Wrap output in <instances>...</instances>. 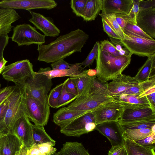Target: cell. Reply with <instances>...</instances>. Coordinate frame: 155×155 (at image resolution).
<instances>
[{"mask_svg":"<svg viewBox=\"0 0 155 155\" xmlns=\"http://www.w3.org/2000/svg\"><path fill=\"white\" fill-rule=\"evenodd\" d=\"M89 38V35L84 31L78 29L60 36L47 45H38V60L52 63L75 52H81Z\"/></svg>","mask_w":155,"mask_h":155,"instance_id":"1","label":"cell"},{"mask_svg":"<svg viewBox=\"0 0 155 155\" xmlns=\"http://www.w3.org/2000/svg\"><path fill=\"white\" fill-rule=\"evenodd\" d=\"M133 54L115 57L102 50L99 45L96 58L97 78L105 82L113 80L123 71L130 64Z\"/></svg>","mask_w":155,"mask_h":155,"instance_id":"2","label":"cell"},{"mask_svg":"<svg viewBox=\"0 0 155 155\" xmlns=\"http://www.w3.org/2000/svg\"><path fill=\"white\" fill-rule=\"evenodd\" d=\"M8 99V109L4 119L0 123V134L11 133L18 119L23 115L27 117L23 101V93L20 88L16 86Z\"/></svg>","mask_w":155,"mask_h":155,"instance_id":"3","label":"cell"},{"mask_svg":"<svg viewBox=\"0 0 155 155\" xmlns=\"http://www.w3.org/2000/svg\"><path fill=\"white\" fill-rule=\"evenodd\" d=\"M52 85L51 79L35 72L34 78L28 79L24 87L20 88L24 97H32L45 104L48 105V94Z\"/></svg>","mask_w":155,"mask_h":155,"instance_id":"4","label":"cell"},{"mask_svg":"<svg viewBox=\"0 0 155 155\" xmlns=\"http://www.w3.org/2000/svg\"><path fill=\"white\" fill-rule=\"evenodd\" d=\"M35 73L32 64L29 60L25 59L6 66L2 74L5 79L14 82L15 86L21 88L28 79L34 78Z\"/></svg>","mask_w":155,"mask_h":155,"instance_id":"5","label":"cell"},{"mask_svg":"<svg viewBox=\"0 0 155 155\" xmlns=\"http://www.w3.org/2000/svg\"><path fill=\"white\" fill-rule=\"evenodd\" d=\"M96 125L92 111L81 115L60 127V132L67 136L79 137L94 130Z\"/></svg>","mask_w":155,"mask_h":155,"instance_id":"6","label":"cell"},{"mask_svg":"<svg viewBox=\"0 0 155 155\" xmlns=\"http://www.w3.org/2000/svg\"><path fill=\"white\" fill-rule=\"evenodd\" d=\"M36 29L29 24L17 25L13 28L12 40L16 43L18 46L33 44L42 45L45 43V36Z\"/></svg>","mask_w":155,"mask_h":155,"instance_id":"7","label":"cell"},{"mask_svg":"<svg viewBox=\"0 0 155 155\" xmlns=\"http://www.w3.org/2000/svg\"><path fill=\"white\" fill-rule=\"evenodd\" d=\"M123 39L119 40L122 45L130 53L148 57L155 54V40L126 35Z\"/></svg>","mask_w":155,"mask_h":155,"instance_id":"8","label":"cell"},{"mask_svg":"<svg viewBox=\"0 0 155 155\" xmlns=\"http://www.w3.org/2000/svg\"><path fill=\"white\" fill-rule=\"evenodd\" d=\"M23 101L27 117L30 120L36 125H46L50 114V106L33 98L23 96Z\"/></svg>","mask_w":155,"mask_h":155,"instance_id":"9","label":"cell"},{"mask_svg":"<svg viewBox=\"0 0 155 155\" xmlns=\"http://www.w3.org/2000/svg\"><path fill=\"white\" fill-rule=\"evenodd\" d=\"M124 109L123 103L114 99L103 104L93 111L96 124L118 121Z\"/></svg>","mask_w":155,"mask_h":155,"instance_id":"10","label":"cell"},{"mask_svg":"<svg viewBox=\"0 0 155 155\" xmlns=\"http://www.w3.org/2000/svg\"><path fill=\"white\" fill-rule=\"evenodd\" d=\"M123 103L124 109L118 121L155 120V110L150 105Z\"/></svg>","mask_w":155,"mask_h":155,"instance_id":"11","label":"cell"},{"mask_svg":"<svg viewBox=\"0 0 155 155\" xmlns=\"http://www.w3.org/2000/svg\"><path fill=\"white\" fill-rule=\"evenodd\" d=\"M114 99L113 97L109 96L91 94L80 99H76L67 107L70 110L88 113L94 111L103 104Z\"/></svg>","mask_w":155,"mask_h":155,"instance_id":"12","label":"cell"},{"mask_svg":"<svg viewBox=\"0 0 155 155\" xmlns=\"http://www.w3.org/2000/svg\"><path fill=\"white\" fill-rule=\"evenodd\" d=\"M54 0H3L0 1V8L22 9L28 11L35 9L50 10L56 7Z\"/></svg>","mask_w":155,"mask_h":155,"instance_id":"13","label":"cell"},{"mask_svg":"<svg viewBox=\"0 0 155 155\" xmlns=\"http://www.w3.org/2000/svg\"><path fill=\"white\" fill-rule=\"evenodd\" d=\"M95 130L107 138L112 147L124 146L125 138L122 130L118 121H110L97 124Z\"/></svg>","mask_w":155,"mask_h":155,"instance_id":"14","label":"cell"},{"mask_svg":"<svg viewBox=\"0 0 155 155\" xmlns=\"http://www.w3.org/2000/svg\"><path fill=\"white\" fill-rule=\"evenodd\" d=\"M32 125L29 119L23 115L16 121L11 132L16 136L28 149L34 144Z\"/></svg>","mask_w":155,"mask_h":155,"instance_id":"15","label":"cell"},{"mask_svg":"<svg viewBox=\"0 0 155 155\" xmlns=\"http://www.w3.org/2000/svg\"><path fill=\"white\" fill-rule=\"evenodd\" d=\"M31 15L29 21L44 34L45 36L56 37L59 35L60 30L50 18L31 10L28 11Z\"/></svg>","mask_w":155,"mask_h":155,"instance_id":"16","label":"cell"},{"mask_svg":"<svg viewBox=\"0 0 155 155\" xmlns=\"http://www.w3.org/2000/svg\"><path fill=\"white\" fill-rule=\"evenodd\" d=\"M136 25L151 38H155V8H139Z\"/></svg>","mask_w":155,"mask_h":155,"instance_id":"17","label":"cell"},{"mask_svg":"<svg viewBox=\"0 0 155 155\" xmlns=\"http://www.w3.org/2000/svg\"><path fill=\"white\" fill-rule=\"evenodd\" d=\"M138 83L134 77L121 74L108 83V95L113 97L118 96Z\"/></svg>","mask_w":155,"mask_h":155,"instance_id":"18","label":"cell"},{"mask_svg":"<svg viewBox=\"0 0 155 155\" xmlns=\"http://www.w3.org/2000/svg\"><path fill=\"white\" fill-rule=\"evenodd\" d=\"M133 5L132 0H102V13L127 14Z\"/></svg>","mask_w":155,"mask_h":155,"instance_id":"19","label":"cell"},{"mask_svg":"<svg viewBox=\"0 0 155 155\" xmlns=\"http://www.w3.org/2000/svg\"><path fill=\"white\" fill-rule=\"evenodd\" d=\"M81 63L72 64L68 69L64 70H51L49 67L40 68L38 73L46 75L49 79L64 77L71 78L76 77L81 74L84 70Z\"/></svg>","mask_w":155,"mask_h":155,"instance_id":"20","label":"cell"},{"mask_svg":"<svg viewBox=\"0 0 155 155\" xmlns=\"http://www.w3.org/2000/svg\"><path fill=\"white\" fill-rule=\"evenodd\" d=\"M20 18L15 9L0 8V34L8 35L13 27L12 24Z\"/></svg>","mask_w":155,"mask_h":155,"instance_id":"21","label":"cell"},{"mask_svg":"<svg viewBox=\"0 0 155 155\" xmlns=\"http://www.w3.org/2000/svg\"><path fill=\"white\" fill-rule=\"evenodd\" d=\"M2 155H19L24 145L15 135L9 132L2 137Z\"/></svg>","mask_w":155,"mask_h":155,"instance_id":"22","label":"cell"},{"mask_svg":"<svg viewBox=\"0 0 155 155\" xmlns=\"http://www.w3.org/2000/svg\"><path fill=\"white\" fill-rule=\"evenodd\" d=\"M86 113L83 111L70 110L67 107H63L54 114L52 121L55 124L61 127Z\"/></svg>","mask_w":155,"mask_h":155,"instance_id":"23","label":"cell"},{"mask_svg":"<svg viewBox=\"0 0 155 155\" xmlns=\"http://www.w3.org/2000/svg\"><path fill=\"white\" fill-rule=\"evenodd\" d=\"M93 77L87 75L85 70L79 75L71 78L77 87L78 95L76 99H80L89 95Z\"/></svg>","mask_w":155,"mask_h":155,"instance_id":"24","label":"cell"},{"mask_svg":"<svg viewBox=\"0 0 155 155\" xmlns=\"http://www.w3.org/2000/svg\"><path fill=\"white\" fill-rule=\"evenodd\" d=\"M134 78L139 83L155 78V54L148 57Z\"/></svg>","mask_w":155,"mask_h":155,"instance_id":"25","label":"cell"},{"mask_svg":"<svg viewBox=\"0 0 155 155\" xmlns=\"http://www.w3.org/2000/svg\"><path fill=\"white\" fill-rule=\"evenodd\" d=\"M102 0H87L81 16L86 21L95 20L101 10Z\"/></svg>","mask_w":155,"mask_h":155,"instance_id":"26","label":"cell"},{"mask_svg":"<svg viewBox=\"0 0 155 155\" xmlns=\"http://www.w3.org/2000/svg\"><path fill=\"white\" fill-rule=\"evenodd\" d=\"M56 155H90L82 143L77 142H66Z\"/></svg>","mask_w":155,"mask_h":155,"instance_id":"27","label":"cell"},{"mask_svg":"<svg viewBox=\"0 0 155 155\" xmlns=\"http://www.w3.org/2000/svg\"><path fill=\"white\" fill-rule=\"evenodd\" d=\"M124 147L127 155H155V150L125 139Z\"/></svg>","mask_w":155,"mask_h":155,"instance_id":"28","label":"cell"},{"mask_svg":"<svg viewBox=\"0 0 155 155\" xmlns=\"http://www.w3.org/2000/svg\"><path fill=\"white\" fill-rule=\"evenodd\" d=\"M118 122L120 124L123 132L127 130L152 129L155 126V120Z\"/></svg>","mask_w":155,"mask_h":155,"instance_id":"29","label":"cell"},{"mask_svg":"<svg viewBox=\"0 0 155 155\" xmlns=\"http://www.w3.org/2000/svg\"><path fill=\"white\" fill-rule=\"evenodd\" d=\"M32 132L34 144H39L48 142L55 143L46 132L43 126L32 124Z\"/></svg>","mask_w":155,"mask_h":155,"instance_id":"30","label":"cell"},{"mask_svg":"<svg viewBox=\"0 0 155 155\" xmlns=\"http://www.w3.org/2000/svg\"><path fill=\"white\" fill-rule=\"evenodd\" d=\"M155 126L152 129H143L133 130H127L123 132L124 138L136 142L143 138L155 131Z\"/></svg>","mask_w":155,"mask_h":155,"instance_id":"31","label":"cell"},{"mask_svg":"<svg viewBox=\"0 0 155 155\" xmlns=\"http://www.w3.org/2000/svg\"><path fill=\"white\" fill-rule=\"evenodd\" d=\"M154 86H155V78L146 81L139 83L138 84L130 87L120 95L135 94L139 96L148 89Z\"/></svg>","mask_w":155,"mask_h":155,"instance_id":"32","label":"cell"},{"mask_svg":"<svg viewBox=\"0 0 155 155\" xmlns=\"http://www.w3.org/2000/svg\"><path fill=\"white\" fill-rule=\"evenodd\" d=\"M94 94L108 96V82L102 81L96 77H93L89 95Z\"/></svg>","mask_w":155,"mask_h":155,"instance_id":"33","label":"cell"},{"mask_svg":"<svg viewBox=\"0 0 155 155\" xmlns=\"http://www.w3.org/2000/svg\"><path fill=\"white\" fill-rule=\"evenodd\" d=\"M99 15L117 34L120 40L123 39L124 33L116 20L115 14L101 13Z\"/></svg>","mask_w":155,"mask_h":155,"instance_id":"34","label":"cell"},{"mask_svg":"<svg viewBox=\"0 0 155 155\" xmlns=\"http://www.w3.org/2000/svg\"><path fill=\"white\" fill-rule=\"evenodd\" d=\"M138 96V95L135 94H122L114 97L113 98L114 100L122 103L150 105L146 96L139 98Z\"/></svg>","mask_w":155,"mask_h":155,"instance_id":"35","label":"cell"},{"mask_svg":"<svg viewBox=\"0 0 155 155\" xmlns=\"http://www.w3.org/2000/svg\"><path fill=\"white\" fill-rule=\"evenodd\" d=\"M123 31L124 33L127 35L148 39H153L144 32L136 25L127 23Z\"/></svg>","mask_w":155,"mask_h":155,"instance_id":"36","label":"cell"},{"mask_svg":"<svg viewBox=\"0 0 155 155\" xmlns=\"http://www.w3.org/2000/svg\"><path fill=\"white\" fill-rule=\"evenodd\" d=\"M67 79L64 81L62 90L58 99V106L56 108L65 106L74 101L77 96L67 92L66 89V83Z\"/></svg>","mask_w":155,"mask_h":155,"instance_id":"37","label":"cell"},{"mask_svg":"<svg viewBox=\"0 0 155 155\" xmlns=\"http://www.w3.org/2000/svg\"><path fill=\"white\" fill-rule=\"evenodd\" d=\"M64 84V82L57 85L50 91L48 99V104L50 107L56 108Z\"/></svg>","mask_w":155,"mask_h":155,"instance_id":"38","label":"cell"},{"mask_svg":"<svg viewBox=\"0 0 155 155\" xmlns=\"http://www.w3.org/2000/svg\"><path fill=\"white\" fill-rule=\"evenodd\" d=\"M133 7L130 12L127 14L122 16L127 23L136 25V19L139 12V0H132Z\"/></svg>","mask_w":155,"mask_h":155,"instance_id":"39","label":"cell"},{"mask_svg":"<svg viewBox=\"0 0 155 155\" xmlns=\"http://www.w3.org/2000/svg\"><path fill=\"white\" fill-rule=\"evenodd\" d=\"M99 45L100 43L97 41L86 59L81 63V65L84 66V68L89 67L93 64L97 57Z\"/></svg>","mask_w":155,"mask_h":155,"instance_id":"40","label":"cell"},{"mask_svg":"<svg viewBox=\"0 0 155 155\" xmlns=\"http://www.w3.org/2000/svg\"><path fill=\"white\" fill-rule=\"evenodd\" d=\"M87 0H71L70 4L73 12L78 17H81Z\"/></svg>","mask_w":155,"mask_h":155,"instance_id":"41","label":"cell"},{"mask_svg":"<svg viewBox=\"0 0 155 155\" xmlns=\"http://www.w3.org/2000/svg\"><path fill=\"white\" fill-rule=\"evenodd\" d=\"M55 143L51 142L37 144L38 148L41 154L51 155L56 152L57 149L53 147Z\"/></svg>","mask_w":155,"mask_h":155,"instance_id":"42","label":"cell"},{"mask_svg":"<svg viewBox=\"0 0 155 155\" xmlns=\"http://www.w3.org/2000/svg\"><path fill=\"white\" fill-rule=\"evenodd\" d=\"M100 46L102 50L106 51L115 57L121 56L114 45L108 40L101 41Z\"/></svg>","mask_w":155,"mask_h":155,"instance_id":"43","label":"cell"},{"mask_svg":"<svg viewBox=\"0 0 155 155\" xmlns=\"http://www.w3.org/2000/svg\"><path fill=\"white\" fill-rule=\"evenodd\" d=\"M137 143L150 149L155 150V131L148 136L136 142Z\"/></svg>","mask_w":155,"mask_h":155,"instance_id":"44","label":"cell"},{"mask_svg":"<svg viewBox=\"0 0 155 155\" xmlns=\"http://www.w3.org/2000/svg\"><path fill=\"white\" fill-rule=\"evenodd\" d=\"M15 86H7L0 90V105L11 95L15 90Z\"/></svg>","mask_w":155,"mask_h":155,"instance_id":"45","label":"cell"},{"mask_svg":"<svg viewBox=\"0 0 155 155\" xmlns=\"http://www.w3.org/2000/svg\"><path fill=\"white\" fill-rule=\"evenodd\" d=\"M72 64H69L64 59H61L52 63L51 66L52 70H64L69 69Z\"/></svg>","mask_w":155,"mask_h":155,"instance_id":"46","label":"cell"},{"mask_svg":"<svg viewBox=\"0 0 155 155\" xmlns=\"http://www.w3.org/2000/svg\"><path fill=\"white\" fill-rule=\"evenodd\" d=\"M104 31L110 37L116 39L120 40V38L107 22L101 18Z\"/></svg>","mask_w":155,"mask_h":155,"instance_id":"47","label":"cell"},{"mask_svg":"<svg viewBox=\"0 0 155 155\" xmlns=\"http://www.w3.org/2000/svg\"><path fill=\"white\" fill-rule=\"evenodd\" d=\"M65 86L67 92L78 96V93L76 87L71 78L67 79Z\"/></svg>","mask_w":155,"mask_h":155,"instance_id":"48","label":"cell"},{"mask_svg":"<svg viewBox=\"0 0 155 155\" xmlns=\"http://www.w3.org/2000/svg\"><path fill=\"white\" fill-rule=\"evenodd\" d=\"M9 38L8 35L0 34V56H3L4 50L8 44Z\"/></svg>","mask_w":155,"mask_h":155,"instance_id":"49","label":"cell"},{"mask_svg":"<svg viewBox=\"0 0 155 155\" xmlns=\"http://www.w3.org/2000/svg\"><path fill=\"white\" fill-rule=\"evenodd\" d=\"M8 97L0 105V123L4 119L8 109L9 102Z\"/></svg>","mask_w":155,"mask_h":155,"instance_id":"50","label":"cell"},{"mask_svg":"<svg viewBox=\"0 0 155 155\" xmlns=\"http://www.w3.org/2000/svg\"><path fill=\"white\" fill-rule=\"evenodd\" d=\"M139 8H155V0H139Z\"/></svg>","mask_w":155,"mask_h":155,"instance_id":"51","label":"cell"},{"mask_svg":"<svg viewBox=\"0 0 155 155\" xmlns=\"http://www.w3.org/2000/svg\"><path fill=\"white\" fill-rule=\"evenodd\" d=\"M124 147V146H115L111 147L109 150L108 155H119Z\"/></svg>","mask_w":155,"mask_h":155,"instance_id":"52","label":"cell"},{"mask_svg":"<svg viewBox=\"0 0 155 155\" xmlns=\"http://www.w3.org/2000/svg\"><path fill=\"white\" fill-rule=\"evenodd\" d=\"M122 14H115L116 19L117 23L122 29H124L127 24V22L123 17Z\"/></svg>","mask_w":155,"mask_h":155,"instance_id":"53","label":"cell"},{"mask_svg":"<svg viewBox=\"0 0 155 155\" xmlns=\"http://www.w3.org/2000/svg\"><path fill=\"white\" fill-rule=\"evenodd\" d=\"M150 105L151 107L155 110V92L146 96Z\"/></svg>","mask_w":155,"mask_h":155,"instance_id":"54","label":"cell"},{"mask_svg":"<svg viewBox=\"0 0 155 155\" xmlns=\"http://www.w3.org/2000/svg\"><path fill=\"white\" fill-rule=\"evenodd\" d=\"M8 62L4 58L3 56H0V74L2 73L6 66Z\"/></svg>","mask_w":155,"mask_h":155,"instance_id":"55","label":"cell"},{"mask_svg":"<svg viewBox=\"0 0 155 155\" xmlns=\"http://www.w3.org/2000/svg\"><path fill=\"white\" fill-rule=\"evenodd\" d=\"M154 92H155V86L148 89L138 97L139 98L141 97L144 96H146L149 94Z\"/></svg>","mask_w":155,"mask_h":155,"instance_id":"56","label":"cell"},{"mask_svg":"<svg viewBox=\"0 0 155 155\" xmlns=\"http://www.w3.org/2000/svg\"><path fill=\"white\" fill-rule=\"evenodd\" d=\"M86 71L87 74L91 77H94L97 76V71L96 69H90L86 70Z\"/></svg>","mask_w":155,"mask_h":155,"instance_id":"57","label":"cell"},{"mask_svg":"<svg viewBox=\"0 0 155 155\" xmlns=\"http://www.w3.org/2000/svg\"><path fill=\"white\" fill-rule=\"evenodd\" d=\"M27 149L28 148L27 147L24 145L19 155H26Z\"/></svg>","mask_w":155,"mask_h":155,"instance_id":"58","label":"cell"},{"mask_svg":"<svg viewBox=\"0 0 155 155\" xmlns=\"http://www.w3.org/2000/svg\"><path fill=\"white\" fill-rule=\"evenodd\" d=\"M3 135H0V155H2V148L3 141L2 137Z\"/></svg>","mask_w":155,"mask_h":155,"instance_id":"59","label":"cell"},{"mask_svg":"<svg viewBox=\"0 0 155 155\" xmlns=\"http://www.w3.org/2000/svg\"><path fill=\"white\" fill-rule=\"evenodd\" d=\"M119 155H127L124 147Z\"/></svg>","mask_w":155,"mask_h":155,"instance_id":"60","label":"cell"},{"mask_svg":"<svg viewBox=\"0 0 155 155\" xmlns=\"http://www.w3.org/2000/svg\"><path fill=\"white\" fill-rule=\"evenodd\" d=\"M39 155H46V154H40Z\"/></svg>","mask_w":155,"mask_h":155,"instance_id":"61","label":"cell"},{"mask_svg":"<svg viewBox=\"0 0 155 155\" xmlns=\"http://www.w3.org/2000/svg\"><path fill=\"white\" fill-rule=\"evenodd\" d=\"M0 87H1V85H0V90H1V89H0Z\"/></svg>","mask_w":155,"mask_h":155,"instance_id":"62","label":"cell"},{"mask_svg":"<svg viewBox=\"0 0 155 155\" xmlns=\"http://www.w3.org/2000/svg\"><path fill=\"white\" fill-rule=\"evenodd\" d=\"M0 135H1V134H0Z\"/></svg>","mask_w":155,"mask_h":155,"instance_id":"63","label":"cell"}]
</instances>
